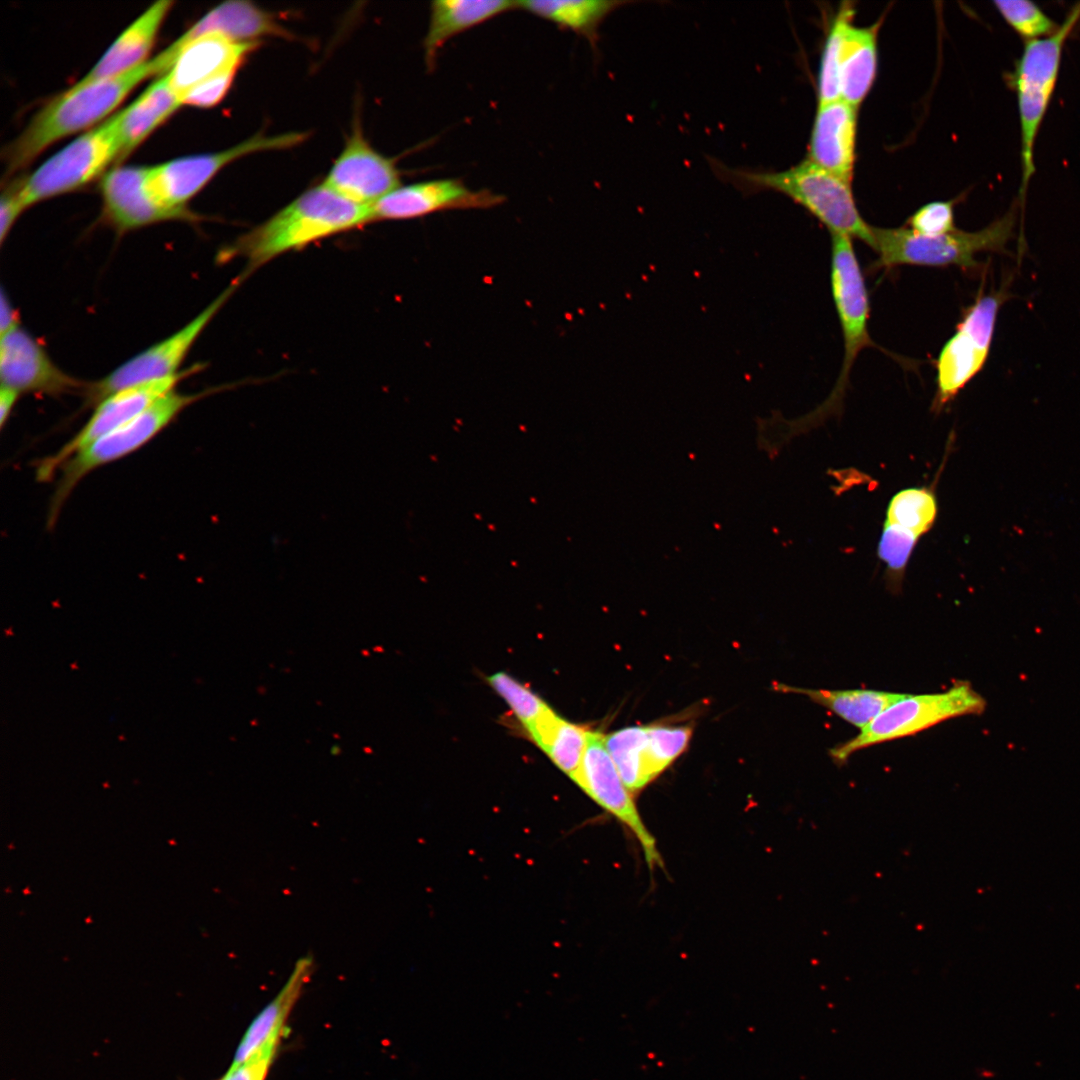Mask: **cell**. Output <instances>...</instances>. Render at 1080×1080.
<instances>
[{
	"label": "cell",
	"mask_w": 1080,
	"mask_h": 1080,
	"mask_svg": "<svg viewBox=\"0 0 1080 1080\" xmlns=\"http://www.w3.org/2000/svg\"><path fill=\"white\" fill-rule=\"evenodd\" d=\"M120 152L117 112L75 138L29 176L17 179L24 207L84 187L114 161L119 162Z\"/></svg>",
	"instance_id": "obj_8"
},
{
	"label": "cell",
	"mask_w": 1080,
	"mask_h": 1080,
	"mask_svg": "<svg viewBox=\"0 0 1080 1080\" xmlns=\"http://www.w3.org/2000/svg\"><path fill=\"white\" fill-rule=\"evenodd\" d=\"M1 386L23 393L59 396L85 391L87 384L66 374L43 346L20 326L1 336Z\"/></svg>",
	"instance_id": "obj_18"
},
{
	"label": "cell",
	"mask_w": 1080,
	"mask_h": 1080,
	"mask_svg": "<svg viewBox=\"0 0 1080 1080\" xmlns=\"http://www.w3.org/2000/svg\"><path fill=\"white\" fill-rule=\"evenodd\" d=\"M647 727L648 755L655 778L668 768L687 748L692 729L689 726L651 725Z\"/></svg>",
	"instance_id": "obj_35"
},
{
	"label": "cell",
	"mask_w": 1080,
	"mask_h": 1080,
	"mask_svg": "<svg viewBox=\"0 0 1080 1080\" xmlns=\"http://www.w3.org/2000/svg\"><path fill=\"white\" fill-rule=\"evenodd\" d=\"M159 76L156 59L115 77L74 84L46 103L4 151L6 172L29 165L54 142L93 127L106 118L142 81Z\"/></svg>",
	"instance_id": "obj_2"
},
{
	"label": "cell",
	"mask_w": 1080,
	"mask_h": 1080,
	"mask_svg": "<svg viewBox=\"0 0 1080 1080\" xmlns=\"http://www.w3.org/2000/svg\"><path fill=\"white\" fill-rule=\"evenodd\" d=\"M628 2L614 0H526L517 9L583 36L595 47L604 20Z\"/></svg>",
	"instance_id": "obj_27"
},
{
	"label": "cell",
	"mask_w": 1080,
	"mask_h": 1080,
	"mask_svg": "<svg viewBox=\"0 0 1080 1080\" xmlns=\"http://www.w3.org/2000/svg\"><path fill=\"white\" fill-rule=\"evenodd\" d=\"M1007 285L981 293L964 312L936 359V391L932 410L939 412L983 369L988 359L998 312L1008 299Z\"/></svg>",
	"instance_id": "obj_10"
},
{
	"label": "cell",
	"mask_w": 1080,
	"mask_h": 1080,
	"mask_svg": "<svg viewBox=\"0 0 1080 1080\" xmlns=\"http://www.w3.org/2000/svg\"><path fill=\"white\" fill-rule=\"evenodd\" d=\"M605 746L625 786L631 794L643 789L654 778L651 769L646 726H630L606 736Z\"/></svg>",
	"instance_id": "obj_30"
},
{
	"label": "cell",
	"mask_w": 1080,
	"mask_h": 1080,
	"mask_svg": "<svg viewBox=\"0 0 1080 1080\" xmlns=\"http://www.w3.org/2000/svg\"><path fill=\"white\" fill-rule=\"evenodd\" d=\"M908 229L927 237L942 235L955 230L954 202L933 201L917 209L907 221Z\"/></svg>",
	"instance_id": "obj_37"
},
{
	"label": "cell",
	"mask_w": 1080,
	"mask_h": 1080,
	"mask_svg": "<svg viewBox=\"0 0 1080 1080\" xmlns=\"http://www.w3.org/2000/svg\"><path fill=\"white\" fill-rule=\"evenodd\" d=\"M283 1038L270 1040L245 1060L230 1065L219 1080H266Z\"/></svg>",
	"instance_id": "obj_38"
},
{
	"label": "cell",
	"mask_w": 1080,
	"mask_h": 1080,
	"mask_svg": "<svg viewBox=\"0 0 1080 1080\" xmlns=\"http://www.w3.org/2000/svg\"><path fill=\"white\" fill-rule=\"evenodd\" d=\"M207 33H218L237 42H259L262 37H295L271 12L243 0L227 1L212 8L176 41L186 42Z\"/></svg>",
	"instance_id": "obj_22"
},
{
	"label": "cell",
	"mask_w": 1080,
	"mask_h": 1080,
	"mask_svg": "<svg viewBox=\"0 0 1080 1080\" xmlns=\"http://www.w3.org/2000/svg\"><path fill=\"white\" fill-rule=\"evenodd\" d=\"M259 42H237L207 33L186 42L174 41L156 57L180 100L194 87L228 71H237ZM183 103V102H182Z\"/></svg>",
	"instance_id": "obj_15"
},
{
	"label": "cell",
	"mask_w": 1080,
	"mask_h": 1080,
	"mask_svg": "<svg viewBox=\"0 0 1080 1080\" xmlns=\"http://www.w3.org/2000/svg\"><path fill=\"white\" fill-rule=\"evenodd\" d=\"M784 688L786 691L807 696L814 703L830 710L860 730L905 695L872 689L828 690L783 686Z\"/></svg>",
	"instance_id": "obj_28"
},
{
	"label": "cell",
	"mask_w": 1080,
	"mask_h": 1080,
	"mask_svg": "<svg viewBox=\"0 0 1080 1080\" xmlns=\"http://www.w3.org/2000/svg\"><path fill=\"white\" fill-rule=\"evenodd\" d=\"M881 25L858 27L849 20L843 29L840 59V98L858 108L871 90L878 65L877 38Z\"/></svg>",
	"instance_id": "obj_25"
},
{
	"label": "cell",
	"mask_w": 1080,
	"mask_h": 1080,
	"mask_svg": "<svg viewBox=\"0 0 1080 1080\" xmlns=\"http://www.w3.org/2000/svg\"><path fill=\"white\" fill-rule=\"evenodd\" d=\"M937 513V497L933 488H906L891 498L884 524L893 525L920 540L933 527Z\"/></svg>",
	"instance_id": "obj_31"
},
{
	"label": "cell",
	"mask_w": 1080,
	"mask_h": 1080,
	"mask_svg": "<svg viewBox=\"0 0 1080 1080\" xmlns=\"http://www.w3.org/2000/svg\"><path fill=\"white\" fill-rule=\"evenodd\" d=\"M19 195L17 180L6 186L0 198V234L3 243L17 218L25 210Z\"/></svg>",
	"instance_id": "obj_40"
},
{
	"label": "cell",
	"mask_w": 1080,
	"mask_h": 1080,
	"mask_svg": "<svg viewBox=\"0 0 1080 1080\" xmlns=\"http://www.w3.org/2000/svg\"><path fill=\"white\" fill-rule=\"evenodd\" d=\"M1015 219L1013 209L981 230L967 232L955 229L933 237L915 234L907 227L872 226L870 247L877 254L875 266L878 268L912 265L956 266L970 270L978 266V253L1006 251V244L1013 236Z\"/></svg>",
	"instance_id": "obj_4"
},
{
	"label": "cell",
	"mask_w": 1080,
	"mask_h": 1080,
	"mask_svg": "<svg viewBox=\"0 0 1080 1080\" xmlns=\"http://www.w3.org/2000/svg\"><path fill=\"white\" fill-rule=\"evenodd\" d=\"M574 782L601 808L623 823L639 841L650 869L662 866L655 838L645 827L605 746L604 736L589 731L587 746Z\"/></svg>",
	"instance_id": "obj_14"
},
{
	"label": "cell",
	"mask_w": 1080,
	"mask_h": 1080,
	"mask_svg": "<svg viewBox=\"0 0 1080 1080\" xmlns=\"http://www.w3.org/2000/svg\"><path fill=\"white\" fill-rule=\"evenodd\" d=\"M857 107L839 98L818 104L807 159L851 183L856 159Z\"/></svg>",
	"instance_id": "obj_20"
},
{
	"label": "cell",
	"mask_w": 1080,
	"mask_h": 1080,
	"mask_svg": "<svg viewBox=\"0 0 1080 1080\" xmlns=\"http://www.w3.org/2000/svg\"><path fill=\"white\" fill-rule=\"evenodd\" d=\"M173 1L152 4L112 43L76 85H85L123 74L146 62Z\"/></svg>",
	"instance_id": "obj_21"
},
{
	"label": "cell",
	"mask_w": 1080,
	"mask_h": 1080,
	"mask_svg": "<svg viewBox=\"0 0 1080 1080\" xmlns=\"http://www.w3.org/2000/svg\"><path fill=\"white\" fill-rule=\"evenodd\" d=\"M918 541L915 536L893 525H883L877 555L886 566L885 579L890 592H901L905 570Z\"/></svg>",
	"instance_id": "obj_34"
},
{
	"label": "cell",
	"mask_w": 1080,
	"mask_h": 1080,
	"mask_svg": "<svg viewBox=\"0 0 1080 1080\" xmlns=\"http://www.w3.org/2000/svg\"><path fill=\"white\" fill-rule=\"evenodd\" d=\"M487 680L527 732L552 710L539 696L505 672H496Z\"/></svg>",
	"instance_id": "obj_33"
},
{
	"label": "cell",
	"mask_w": 1080,
	"mask_h": 1080,
	"mask_svg": "<svg viewBox=\"0 0 1080 1080\" xmlns=\"http://www.w3.org/2000/svg\"><path fill=\"white\" fill-rule=\"evenodd\" d=\"M305 138V133L301 132L274 136L259 134L222 151L185 156L151 166L147 189L159 204L185 210L188 209L187 202L233 161L257 152L291 148Z\"/></svg>",
	"instance_id": "obj_11"
},
{
	"label": "cell",
	"mask_w": 1080,
	"mask_h": 1080,
	"mask_svg": "<svg viewBox=\"0 0 1080 1080\" xmlns=\"http://www.w3.org/2000/svg\"><path fill=\"white\" fill-rule=\"evenodd\" d=\"M371 222V206L353 202L322 183L239 237L221 257L245 260L241 281L282 254Z\"/></svg>",
	"instance_id": "obj_1"
},
{
	"label": "cell",
	"mask_w": 1080,
	"mask_h": 1080,
	"mask_svg": "<svg viewBox=\"0 0 1080 1080\" xmlns=\"http://www.w3.org/2000/svg\"><path fill=\"white\" fill-rule=\"evenodd\" d=\"M314 960L311 955L299 958L284 986L277 995L256 1015L243 1034L234 1054L232 1064L249 1057L270 1040L283 1038L287 1032L288 1018L310 980Z\"/></svg>",
	"instance_id": "obj_24"
},
{
	"label": "cell",
	"mask_w": 1080,
	"mask_h": 1080,
	"mask_svg": "<svg viewBox=\"0 0 1080 1080\" xmlns=\"http://www.w3.org/2000/svg\"><path fill=\"white\" fill-rule=\"evenodd\" d=\"M505 201L489 189H471L461 179L400 185L371 206L373 221L409 220L449 210L491 209Z\"/></svg>",
	"instance_id": "obj_16"
},
{
	"label": "cell",
	"mask_w": 1080,
	"mask_h": 1080,
	"mask_svg": "<svg viewBox=\"0 0 1080 1080\" xmlns=\"http://www.w3.org/2000/svg\"><path fill=\"white\" fill-rule=\"evenodd\" d=\"M517 1L509 0H436L430 4L429 23L423 40L424 59L433 71L439 51L453 37L510 10Z\"/></svg>",
	"instance_id": "obj_23"
},
{
	"label": "cell",
	"mask_w": 1080,
	"mask_h": 1080,
	"mask_svg": "<svg viewBox=\"0 0 1080 1080\" xmlns=\"http://www.w3.org/2000/svg\"><path fill=\"white\" fill-rule=\"evenodd\" d=\"M209 393L184 394L173 390L157 400L138 416L81 449L60 467L52 495L48 525L52 528L67 499L76 486L91 472L137 451L161 431L189 405Z\"/></svg>",
	"instance_id": "obj_6"
},
{
	"label": "cell",
	"mask_w": 1080,
	"mask_h": 1080,
	"mask_svg": "<svg viewBox=\"0 0 1080 1080\" xmlns=\"http://www.w3.org/2000/svg\"><path fill=\"white\" fill-rule=\"evenodd\" d=\"M853 16L854 7L848 2L838 10L832 22L823 47L818 70L817 104L840 98L839 59L842 33L845 24L852 20Z\"/></svg>",
	"instance_id": "obj_32"
},
{
	"label": "cell",
	"mask_w": 1080,
	"mask_h": 1080,
	"mask_svg": "<svg viewBox=\"0 0 1080 1080\" xmlns=\"http://www.w3.org/2000/svg\"><path fill=\"white\" fill-rule=\"evenodd\" d=\"M994 5L1005 21L1028 41L1048 37L1060 27L1030 1H995Z\"/></svg>",
	"instance_id": "obj_36"
},
{
	"label": "cell",
	"mask_w": 1080,
	"mask_h": 1080,
	"mask_svg": "<svg viewBox=\"0 0 1080 1080\" xmlns=\"http://www.w3.org/2000/svg\"><path fill=\"white\" fill-rule=\"evenodd\" d=\"M400 177L395 161L374 149L356 122L323 184L353 202L372 206L401 185Z\"/></svg>",
	"instance_id": "obj_17"
},
{
	"label": "cell",
	"mask_w": 1080,
	"mask_h": 1080,
	"mask_svg": "<svg viewBox=\"0 0 1080 1080\" xmlns=\"http://www.w3.org/2000/svg\"><path fill=\"white\" fill-rule=\"evenodd\" d=\"M20 394L13 389L1 386L0 388V426L6 425Z\"/></svg>",
	"instance_id": "obj_42"
},
{
	"label": "cell",
	"mask_w": 1080,
	"mask_h": 1080,
	"mask_svg": "<svg viewBox=\"0 0 1080 1080\" xmlns=\"http://www.w3.org/2000/svg\"><path fill=\"white\" fill-rule=\"evenodd\" d=\"M19 327V318L4 290L1 292L0 304V335H4Z\"/></svg>",
	"instance_id": "obj_41"
},
{
	"label": "cell",
	"mask_w": 1080,
	"mask_h": 1080,
	"mask_svg": "<svg viewBox=\"0 0 1080 1080\" xmlns=\"http://www.w3.org/2000/svg\"><path fill=\"white\" fill-rule=\"evenodd\" d=\"M528 734L561 771L573 781L576 779L589 730L551 711Z\"/></svg>",
	"instance_id": "obj_29"
},
{
	"label": "cell",
	"mask_w": 1080,
	"mask_h": 1080,
	"mask_svg": "<svg viewBox=\"0 0 1080 1080\" xmlns=\"http://www.w3.org/2000/svg\"><path fill=\"white\" fill-rule=\"evenodd\" d=\"M236 72H225L194 87L183 97V105L201 108L217 105L229 91Z\"/></svg>",
	"instance_id": "obj_39"
},
{
	"label": "cell",
	"mask_w": 1080,
	"mask_h": 1080,
	"mask_svg": "<svg viewBox=\"0 0 1080 1080\" xmlns=\"http://www.w3.org/2000/svg\"><path fill=\"white\" fill-rule=\"evenodd\" d=\"M182 105L166 74L158 76L129 106L118 112L119 161L132 153Z\"/></svg>",
	"instance_id": "obj_26"
},
{
	"label": "cell",
	"mask_w": 1080,
	"mask_h": 1080,
	"mask_svg": "<svg viewBox=\"0 0 1080 1080\" xmlns=\"http://www.w3.org/2000/svg\"><path fill=\"white\" fill-rule=\"evenodd\" d=\"M199 368L201 367L193 366L175 376L130 386L104 398L95 405L88 421L69 441L54 454L39 461L36 466L37 479H51L71 456L126 424L157 400L176 390L178 383Z\"/></svg>",
	"instance_id": "obj_13"
},
{
	"label": "cell",
	"mask_w": 1080,
	"mask_h": 1080,
	"mask_svg": "<svg viewBox=\"0 0 1080 1080\" xmlns=\"http://www.w3.org/2000/svg\"><path fill=\"white\" fill-rule=\"evenodd\" d=\"M149 167H116L100 181L103 217L118 232H128L169 220L196 221L189 209L174 210L159 204L147 189Z\"/></svg>",
	"instance_id": "obj_19"
},
{
	"label": "cell",
	"mask_w": 1080,
	"mask_h": 1080,
	"mask_svg": "<svg viewBox=\"0 0 1080 1080\" xmlns=\"http://www.w3.org/2000/svg\"><path fill=\"white\" fill-rule=\"evenodd\" d=\"M1080 19V3L1068 13L1052 35L1026 42L1013 74L1021 127L1022 181L1019 191L1024 204L1028 183L1035 171L1034 143L1055 88L1063 46Z\"/></svg>",
	"instance_id": "obj_7"
},
{
	"label": "cell",
	"mask_w": 1080,
	"mask_h": 1080,
	"mask_svg": "<svg viewBox=\"0 0 1080 1080\" xmlns=\"http://www.w3.org/2000/svg\"><path fill=\"white\" fill-rule=\"evenodd\" d=\"M232 283L204 310L180 330L127 360L105 377L87 384L84 391L88 405H96L124 388L164 379L178 374L179 368L205 327L233 294Z\"/></svg>",
	"instance_id": "obj_12"
},
{
	"label": "cell",
	"mask_w": 1080,
	"mask_h": 1080,
	"mask_svg": "<svg viewBox=\"0 0 1080 1080\" xmlns=\"http://www.w3.org/2000/svg\"><path fill=\"white\" fill-rule=\"evenodd\" d=\"M985 698L968 681H956L945 691L905 694L877 715L853 738L829 750L841 766L856 752L884 742L916 735L951 718L980 715Z\"/></svg>",
	"instance_id": "obj_5"
},
{
	"label": "cell",
	"mask_w": 1080,
	"mask_h": 1080,
	"mask_svg": "<svg viewBox=\"0 0 1080 1080\" xmlns=\"http://www.w3.org/2000/svg\"><path fill=\"white\" fill-rule=\"evenodd\" d=\"M715 175L744 193L774 191L805 208L831 234L872 242V226L862 218L851 183L817 166L807 158L782 171L731 168L711 161Z\"/></svg>",
	"instance_id": "obj_3"
},
{
	"label": "cell",
	"mask_w": 1080,
	"mask_h": 1080,
	"mask_svg": "<svg viewBox=\"0 0 1080 1080\" xmlns=\"http://www.w3.org/2000/svg\"><path fill=\"white\" fill-rule=\"evenodd\" d=\"M852 240L845 235L831 234L830 282L843 337V361L830 396L809 419H821L839 410L859 353L874 346L868 325L869 294Z\"/></svg>",
	"instance_id": "obj_9"
}]
</instances>
